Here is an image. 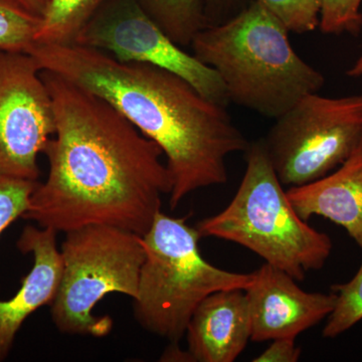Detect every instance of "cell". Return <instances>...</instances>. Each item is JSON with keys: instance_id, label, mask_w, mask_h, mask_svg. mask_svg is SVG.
Returning a JSON list of instances; mask_svg holds the SVG:
<instances>
[{"instance_id": "6da1fadb", "label": "cell", "mask_w": 362, "mask_h": 362, "mask_svg": "<svg viewBox=\"0 0 362 362\" xmlns=\"http://www.w3.org/2000/svg\"><path fill=\"white\" fill-rule=\"evenodd\" d=\"M56 130L23 218L68 233L102 225L144 235L173 183L163 151L108 101L58 74L42 71Z\"/></svg>"}, {"instance_id": "7a4b0ae2", "label": "cell", "mask_w": 362, "mask_h": 362, "mask_svg": "<svg viewBox=\"0 0 362 362\" xmlns=\"http://www.w3.org/2000/svg\"><path fill=\"white\" fill-rule=\"evenodd\" d=\"M28 54L42 71L103 98L158 144L173 178L171 209L192 192L228 182L226 158L249 148L226 107L171 71L78 44H35Z\"/></svg>"}, {"instance_id": "3957f363", "label": "cell", "mask_w": 362, "mask_h": 362, "mask_svg": "<svg viewBox=\"0 0 362 362\" xmlns=\"http://www.w3.org/2000/svg\"><path fill=\"white\" fill-rule=\"evenodd\" d=\"M289 33L252 0L230 20L202 28L190 47L218 74L230 102L277 119L325 84L322 74L293 49Z\"/></svg>"}, {"instance_id": "277c9868", "label": "cell", "mask_w": 362, "mask_h": 362, "mask_svg": "<svg viewBox=\"0 0 362 362\" xmlns=\"http://www.w3.org/2000/svg\"><path fill=\"white\" fill-rule=\"evenodd\" d=\"M247 168L235 197L221 213L197 226L201 238L247 247L297 282L321 270L333 249L327 233L302 220L272 165L263 139L247 149Z\"/></svg>"}, {"instance_id": "5b68a950", "label": "cell", "mask_w": 362, "mask_h": 362, "mask_svg": "<svg viewBox=\"0 0 362 362\" xmlns=\"http://www.w3.org/2000/svg\"><path fill=\"white\" fill-rule=\"evenodd\" d=\"M199 239L185 218L161 211L142 235L145 261L133 300L135 318L144 329L176 344L207 296L221 290H246L254 280V272L235 273L206 261Z\"/></svg>"}, {"instance_id": "8992f818", "label": "cell", "mask_w": 362, "mask_h": 362, "mask_svg": "<svg viewBox=\"0 0 362 362\" xmlns=\"http://www.w3.org/2000/svg\"><path fill=\"white\" fill-rule=\"evenodd\" d=\"M62 245V278L51 304L61 332L103 337L113 321L93 314L106 295L137 297L145 261L142 235L116 226L93 225L66 233Z\"/></svg>"}, {"instance_id": "52a82bcc", "label": "cell", "mask_w": 362, "mask_h": 362, "mask_svg": "<svg viewBox=\"0 0 362 362\" xmlns=\"http://www.w3.org/2000/svg\"><path fill=\"white\" fill-rule=\"evenodd\" d=\"M263 141L283 185L329 175L362 144V95H306L276 119Z\"/></svg>"}, {"instance_id": "ba28073f", "label": "cell", "mask_w": 362, "mask_h": 362, "mask_svg": "<svg viewBox=\"0 0 362 362\" xmlns=\"http://www.w3.org/2000/svg\"><path fill=\"white\" fill-rule=\"evenodd\" d=\"M75 44L108 52L123 63L147 64L185 78L214 103H230L213 68L183 51L136 0H106L78 33Z\"/></svg>"}, {"instance_id": "9c48e42d", "label": "cell", "mask_w": 362, "mask_h": 362, "mask_svg": "<svg viewBox=\"0 0 362 362\" xmlns=\"http://www.w3.org/2000/svg\"><path fill=\"white\" fill-rule=\"evenodd\" d=\"M42 68L30 54L0 52V175L37 181V157L54 134Z\"/></svg>"}, {"instance_id": "30bf717a", "label": "cell", "mask_w": 362, "mask_h": 362, "mask_svg": "<svg viewBox=\"0 0 362 362\" xmlns=\"http://www.w3.org/2000/svg\"><path fill=\"white\" fill-rule=\"evenodd\" d=\"M296 282L270 264L254 272V280L245 290L252 341L297 338L330 315L337 303L335 293L306 292Z\"/></svg>"}, {"instance_id": "8fae6325", "label": "cell", "mask_w": 362, "mask_h": 362, "mask_svg": "<svg viewBox=\"0 0 362 362\" xmlns=\"http://www.w3.org/2000/svg\"><path fill=\"white\" fill-rule=\"evenodd\" d=\"M16 246L23 254L33 255V267L18 291L9 299L0 300V361L8 356L26 319L54 301L63 269L57 232L52 228L26 226Z\"/></svg>"}, {"instance_id": "7c38bea8", "label": "cell", "mask_w": 362, "mask_h": 362, "mask_svg": "<svg viewBox=\"0 0 362 362\" xmlns=\"http://www.w3.org/2000/svg\"><path fill=\"white\" fill-rule=\"evenodd\" d=\"M185 334L194 361H235L251 340L245 290H221L207 296L195 309Z\"/></svg>"}, {"instance_id": "4fadbf2b", "label": "cell", "mask_w": 362, "mask_h": 362, "mask_svg": "<svg viewBox=\"0 0 362 362\" xmlns=\"http://www.w3.org/2000/svg\"><path fill=\"white\" fill-rule=\"evenodd\" d=\"M287 195L302 220L323 216L342 226L362 250V144L335 173L291 187Z\"/></svg>"}, {"instance_id": "5bb4252c", "label": "cell", "mask_w": 362, "mask_h": 362, "mask_svg": "<svg viewBox=\"0 0 362 362\" xmlns=\"http://www.w3.org/2000/svg\"><path fill=\"white\" fill-rule=\"evenodd\" d=\"M154 23L181 47H189L206 26V0H136Z\"/></svg>"}, {"instance_id": "9a60e30c", "label": "cell", "mask_w": 362, "mask_h": 362, "mask_svg": "<svg viewBox=\"0 0 362 362\" xmlns=\"http://www.w3.org/2000/svg\"><path fill=\"white\" fill-rule=\"evenodd\" d=\"M106 0H49L35 44H75L78 33Z\"/></svg>"}, {"instance_id": "2e32d148", "label": "cell", "mask_w": 362, "mask_h": 362, "mask_svg": "<svg viewBox=\"0 0 362 362\" xmlns=\"http://www.w3.org/2000/svg\"><path fill=\"white\" fill-rule=\"evenodd\" d=\"M42 18L18 0H0V52H28L35 45Z\"/></svg>"}, {"instance_id": "e0dca14e", "label": "cell", "mask_w": 362, "mask_h": 362, "mask_svg": "<svg viewBox=\"0 0 362 362\" xmlns=\"http://www.w3.org/2000/svg\"><path fill=\"white\" fill-rule=\"evenodd\" d=\"M337 294L334 309L328 316L323 337L335 338L362 320V263L349 282L331 286Z\"/></svg>"}, {"instance_id": "ac0fdd59", "label": "cell", "mask_w": 362, "mask_h": 362, "mask_svg": "<svg viewBox=\"0 0 362 362\" xmlns=\"http://www.w3.org/2000/svg\"><path fill=\"white\" fill-rule=\"evenodd\" d=\"M289 32L303 35L319 26L321 0H257Z\"/></svg>"}, {"instance_id": "d6986e66", "label": "cell", "mask_w": 362, "mask_h": 362, "mask_svg": "<svg viewBox=\"0 0 362 362\" xmlns=\"http://www.w3.org/2000/svg\"><path fill=\"white\" fill-rule=\"evenodd\" d=\"M361 2L362 0H321V32L325 35H358L362 30Z\"/></svg>"}, {"instance_id": "ffe728a7", "label": "cell", "mask_w": 362, "mask_h": 362, "mask_svg": "<svg viewBox=\"0 0 362 362\" xmlns=\"http://www.w3.org/2000/svg\"><path fill=\"white\" fill-rule=\"evenodd\" d=\"M39 181L0 175V235L30 206V197Z\"/></svg>"}, {"instance_id": "44dd1931", "label": "cell", "mask_w": 362, "mask_h": 362, "mask_svg": "<svg viewBox=\"0 0 362 362\" xmlns=\"http://www.w3.org/2000/svg\"><path fill=\"white\" fill-rule=\"evenodd\" d=\"M296 338H278L272 340L270 346L259 356L252 359L254 362H296L301 356L302 350L295 342Z\"/></svg>"}, {"instance_id": "7402d4cb", "label": "cell", "mask_w": 362, "mask_h": 362, "mask_svg": "<svg viewBox=\"0 0 362 362\" xmlns=\"http://www.w3.org/2000/svg\"><path fill=\"white\" fill-rule=\"evenodd\" d=\"M252 0H206V26L220 25L244 9Z\"/></svg>"}, {"instance_id": "603a6c76", "label": "cell", "mask_w": 362, "mask_h": 362, "mask_svg": "<svg viewBox=\"0 0 362 362\" xmlns=\"http://www.w3.org/2000/svg\"><path fill=\"white\" fill-rule=\"evenodd\" d=\"M18 2L25 7L30 13L37 14L42 18L47 8L49 0H18Z\"/></svg>"}, {"instance_id": "cb8c5ba5", "label": "cell", "mask_w": 362, "mask_h": 362, "mask_svg": "<svg viewBox=\"0 0 362 362\" xmlns=\"http://www.w3.org/2000/svg\"><path fill=\"white\" fill-rule=\"evenodd\" d=\"M346 74L350 78L362 77V54L356 59V63L347 71Z\"/></svg>"}]
</instances>
